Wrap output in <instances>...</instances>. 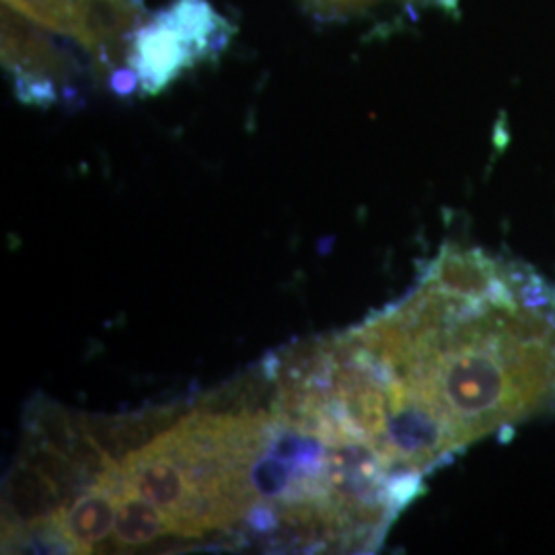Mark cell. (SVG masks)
<instances>
[{"label": "cell", "instance_id": "3", "mask_svg": "<svg viewBox=\"0 0 555 555\" xmlns=\"http://www.w3.org/2000/svg\"><path fill=\"white\" fill-rule=\"evenodd\" d=\"M119 476L128 488L163 511L173 527V535H204L196 518L198 494L159 438L126 456L119 463Z\"/></svg>", "mask_w": 555, "mask_h": 555}, {"label": "cell", "instance_id": "7", "mask_svg": "<svg viewBox=\"0 0 555 555\" xmlns=\"http://www.w3.org/2000/svg\"><path fill=\"white\" fill-rule=\"evenodd\" d=\"M121 477V476H119ZM163 535H173L169 518L146 498L137 494L124 481L118 490V513L114 527L116 547H140Z\"/></svg>", "mask_w": 555, "mask_h": 555}, {"label": "cell", "instance_id": "2", "mask_svg": "<svg viewBox=\"0 0 555 555\" xmlns=\"http://www.w3.org/2000/svg\"><path fill=\"white\" fill-rule=\"evenodd\" d=\"M4 7L48 31L73 38L95 56L100 68L114 73L128 68L132 40L142 25L137 0H4Z\"/></svg>", "mask_w": 555, "mask_h": 555}, {"label": "cell", "instance_id": "5", "mask_svg": "<svg viewBox=\"0 0 555 555\" xmlns=\"http://www.w3.org/2000/svg\"><path fill=\"white\" fill-rule=\"evenodd\" d=\"M68 504L59 486L20 456L2 490V529L34 527L59 516Z\"/></svg>", "mask_w": 555, "mask_h": 555}, {"label": "cell", "instance_id": "1", "mask_svg": "<svg viewBox=\"0 0 555 555\" xmlns=\"http://www.w3.org/2000/svg\"><path fill=\"white\" fill-rule=\"evenodd\" d=\"M231 36L208 0H176L157 17L140 25L128 54L144 95L163 91L179 75L224 46Z\"/></svg>", "mask_w": 555, "mask_h": 555}, {"label": "cell", "instance_id": "4", "mask_svg": "<svg viewBox=\"0 0 555 555\" xmlns=\"http://www.w3.org/2000/svg\"><path fill=\"white\" fill-rule=\"evenodd\" d=\"M179 405H157L146 408L137 414L124 416H82V430L93 438L101 451L116 463L167 433L181 420Z\"/></svg>", "mask_w": 555, "mask_h": 555}, {"label": "cell", "instance_id": "6", "mask_svg": "<svg viewBox=\"0 0 555 555\" xmlns=\"http://www.w3.org/2000/svg\"><path fill=\"white\" fill-rule=\"evenodd\" d=\"M121 486L119 469L105 483H98L80 492L60 513L64 533L79 547V554H91L103 541L114 535L118 513V490Z\"/></svg>", "mask_w": 555, "mask_h": 555}, {"label": "cell", "instance_id": "8", "mask_svg": "<svg viewBox=\"0 0 555 555\" xmlns=\"http://www.w3.org/2000/svg\"><path fill=\"white\" fill-rule=\"evenodd\" d=\"M380 2V0H305L307 9L313 11L319 17H346L358 11H364L366 7Z\"/></svg>", "mask_w": 555, "mask_h": 555}]
</instances>
